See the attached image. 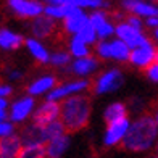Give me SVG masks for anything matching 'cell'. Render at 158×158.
<instances>
[{"mask_svg": "<svg viewBox=\"0 0 158 158\" xmlns=\"http://www.w3.org/2000/svg\"><path fill=\"white\" fill-rule=\"evenodd\" d=\"M61 123L66 132H77L89 124L90 98L87 95H73L61 105Z\"/></svg>", "mask_w": 158, "mask_h": 158, "instance_id": "7a4b0ae2", "label": "cell"}, {"mask_svg": "<svg viewBox=\"0 0 158 158\" xmlns=\"http://www.w3.org/2000/svg\"><path fill=\"white\" fill-rule=\"evenodd\" d=\"M114 32H116L118 39L124 40L131 48H135V47L148 42V39L140 32V29H135V27H132L129 23H126V21H119V23L114 26Z\"/></svg>", "mask_w": 158, "mask_h": 158, "instance_id": "8992f818", "label": "cell"}, {"mask_svg": "<svg viewBox=\"0 0 158 158\" xmlns=\"http://www.w3.org/2000/svg\"><path fill=\"white\" fill-rule=\"evenodd\" d=\"M42 131H44L45 142H48V140H52L55 137H58V135H63L64 132H66V129H64L61 121H56L55 119V121H52V123H48L47 126L42 127Z\"/></svg>", "mask_w": 158, "mask_h": 158, "instance_id": "cb8c5ba5", "label": "cell"}, {"mask_svg": "<svg viewBox=\"0 0 158 158\" xmlns=\"http://www.w3.org/2000/svg\"><path fill=\"white\" fill-rule=\"evenodd\" d=\"M48 5H64L66 3V0H45Z\"/></svg>", "mask_w": 158, "mask_h": 158, "instance_id": "d590c367", "label": "cell"}, {"mask_svg": "<svg viewBox=\"0 0 158 158\" xmlns=\"http://www.w3.org/2000/svg\"><path fill=\"white\" fill-rule=\"evenodd\" d=\"M123 84V74L119 69H108L100 74L94 84L90 82V90L94 94H105V92L116 90L119 85Z\"/></svg>", "mask_w": 158, "mask_h": 158, "instance_id": "3957f363", "label": "cell"}, {"mask_svg": "<svg viewBox=\"0 0 158 158\" xmlns=\"http://www.w3.org/2000/svg\"><path fill=\"white\" fill-rule=\"evenodd\" d=\"M5 106H6V100L0 97V108H5Z\"/></svg>", "mask_w": 158, "mask_h": 158, "instance_id": "f35d334b", "label": "cell"}, {"mask_svg": "<svg viewBox=\"0 0 158 158\" xmlns=\"http://www.w3.org/2000/svg\"><path fill=\"white\" fill-rule=\"evenodd\" d=\"M21 142L23 145H32V143H45L44 139V131H42L40 126L31 124L23 129L21 132Z\"/></svg>", "mask_w": 158, "mask_h": 158, "instance_id": "5bb4252c", "label": "cell"}, {"mask_svg": "<svg viewBox=\"0 0 158 158\" xmlns=\"http://www.w3.org/2000/svg\"><path fill=\"white\" fill-rule=\"evenodd\" d=\"M24 44H26L27 48H29V52L32 53V56H34V58L37 60L39 63H47V61H50V55H48V52H47V48L42 45L39 40L27 39V40H24Z\"/></svg>", "mask_w": 158, "mask_h": 158, "instance_id": "ffe728a7", "label": "cell"}, {"mask_svg": "<svg viewBox=\"0 0 158 158\" xmlns=\"http://www.w3.org/2000/svg\"><path fill=\"white\" fill-rule=\"evenodd\" d=\"M124 21H126V23H129L132 27H135V29H142V26H143V23L140 21V18H139L137 15H134V13H131L129 16H126Z\"/></svg>", "mask_w": 158, "mask_h": 158, "instance_id": "4dcf8cb0", "label": "cell"}, {"mask_svg": "<svg viewBox=\"0 0 158 158\" xmlns=\"http://www.w3.org/2000/svg\"><path fill=\"white\" fill-rule=\"evenodd\" d=\"M155 52H156V47L152 44V42H145L139 47L132 48L131 55H129V63L134 64V66H139V68H145L147 64H150L155 60Z\"/></svg>", "mask_w": 158, "mask_h": 158, "instance_id": "52a82bcc", "label": "cell"}, {"mask_svg": "<svg viewBox=\"0 0 158 158\" xmlns=\"http://www.w3.org/2000/svg\"><path fill=\"white\" fill-rule=\"evenodd\" d=\"M87 21H89V16L85 15L82 10H79L77 13H74V15L63 18V27H64V31H66V32L76 34L85 23H87Z\"/></svg>", "mask_w": 158, "mask_h": 158, "instance_id": "9a60e30c", "label": "cell"}, {"mask_svg": "<svg viewBox=\"0 0 158 158\" xmlns=\"http://www.w3.org/2000/svg\"><path fill=\"white\" fill-rule=\"evenodd\" d=\"M152 158H158V153H156V155H153V156H152Z\"/></svg>", "mask_w": 158, "mask_h": 158, "instance_id": "b9f144b4", "label": "cell"}, {"mask_svg": "<svg viewBox=\"0 0 158 158\" xmlns=\"http://www.w3.org/2000/svg\"><path fill=\"white\" fill-rule=\"evenodd\" d=\"M127 116V110H126V105L124 103H111L108 108L105 110L103 113V118H105V123L106 124H110L113 123V121H118L121 118H124Z\"/></svg>", "mask_w": 158, "mask_h": 158, "instance_id": "44dd1931", "label": "cell"}, {"mask_svg": "<svg viewBox=\"0 0 158 158\" xmlns=\"http://www.w3.org/2000/svg\"><path fill=\"white\" fill-rule=\"evenodd\" d=\"M95 31H97V35H98L100 39H105V37H108V35H111L114 32V26H113V23H111L110 18H108L105 23L100 24Z\"/></svg>", "mask_w": 158, "mask_h": 158, "instance_id": "83f0119b", "label": "cell"}, {"mask_svg": "<svg viewBox=\"0 0 158 158\" xmlns=\"http://www.w3.org/2000/svg\"><path fill=\"white\" fill-rule=\"evenodd\" d=\"M32 106H34V100L31 97H24V98H19L18 102L13 103L11 106V111H10V118L13 121H24L29 113L32 111Z\"/></svg>", "mask_w": 158, "mask_h": 158, "instance_id": "7c38bea8", "label": "cell"}, {"mask_svg": "<svg viewBox=\"0 0 158 158\" xmlns=\"http://www.w3.org/2000/svg\"><path fill=\"white\" fill-rule=\"evenodd\" d=\"M69 50L71 53H73L74 56H87L89 55V48H87V44H85L84 40H81L77 37V35H74L73 39H71V44H69Z\"/></svg>", "mask_w": 158, "mask_h": 158, "instance_id": "484cf974", "label": "cell"}, {"mask_svg": "<svg viewBox=\"0 0 158 158\" xmlns=\"http://www.w3.org/2000/svg\"><path fill=\"white\" fill-rule=\"evenodd\" d=\"M6 119V111L5 108H0V121H5Z\"/></svg>", "mask_w": 158, "mask_h": 158, "instance_id": "8d00e7d4", "label": "cell"}, {"mask_svg": "<svg viewBox=\"0 0 158 158\" xmlns=\"http://www.w3.org/2000/svg\"><path fill=\"white\" fill-rule=\"evenodd\" d=\"M124 40L116 39V40H111L110 42V50H111V58L118 60V61H127L129 60V55H131V50Z\"/></svg>", "mask_w": 158, "mask_h": 158, "instance_id": "d6986e66", "label": "cell"}, {"mask_svg": "<svg viewBox=\"0 0 158 158\" xmlns=\"http://www.w3.org/2000/svg\"><path fill=\"white\" fill-rule=\"evenodd\" d=\"M98 66V61L94 58V56H79V58L73 63V69L74 74H79V76H85V74H90L92 71H95Z\"/></svg>", "mask_w": 158, "mask_h": 158, "instance_id": "4fadbf2b", "label": "cell"}, {"mask_svg": "<svg viewBox=\"0 0 158 158\" xmlns=\"http://www.w3.org/2000/svg\"><path fill=\"white\" fill-rule=\"evenodd\" d=\"M106 126L108 127H106V134H105L103 142H105L106 147H111V145H114V143L123 140V137L126 135V132H127V129H129L131 124H129V121H127V116H124V118H121L118 121H113V123L106 124Z\"/></svg>", "mask_w": 158, "mask_h": 158, "instance_id": "ba28073f", "label": "cell"}, {"mask_svg": "<svg viewBox=\"0 0 158 158\" xmlns=\"http://www.w3.org/2000/svg\"><path fill=\"white\" fill-rule=\"evenodd\" d=\"M145 24L148 27H158V16H148L147 21H145Z\"/></svg>", "mask_w": 158, "mask_h": 158, "instance_id": "e575fe53", "label": "cell"}, {"mask_svg": "<svg viewBox=\"0 0 158 158\" xmlns=\"http://www.w3.org/2000/svg\"><path fill=\"white\" fill-rule=\"evenodd\" d=\"M158 134V124L150 113L143 114L129 126L126 135L121 140V147L127 152H143L153 145Z\"/></svg>", "mask_w": 158, "mask_h": 158, "instance_id": "6da1fadb", "label": "cell"}, {"mask_svg": "<svg viewBox=\"0 0 158 158\" xmlns=\"http://www.w3.org/2000/svg\"><path fill=\"white\" fill-rule=\"evenodd\" d=\"M68 137L66 135H58V137H55L52 140H48V145L45 147L47 148V156L48 158H60L63 155V152L66 150L68 147Z\"/></svg>", "mask_w": 158, "mask_h": 158, "instance_id": "ac0fdd59", "label": "cell"}, {"mask_svg": "<svg viewBox=\"0 0 158 158\" xmlns=\"http://www.w3.org/2000/svg\"><path fill=\"white\" fill-rule=\"evenodd\" d=\"M55 85H56V79L53 76H44V77L35 79L32 84L27 85V92H29L31 95H40V94H44V92L53 89Z\"/></svg>", "mask_w": 158, "mask_h": 158, "instance_id": "2e32d148", "label": "cell"}, {"mask_svg": "<svg viewBox=\"0 0 158 158\" xmlns=\"http://www.w3.org/2000/svg\"><path fill=\"white\" fill-rule=\"evenodd\" d=\"M21 148H23V142L18 135L8 134L0 137V158H18Z\"/></svg>", "mask_w": 158, "mask_h": 158, "instance_id": "8fae6325", "label": "cell"}, {"mask_svg": "<svg viewBox=\"0 0 158 158\" xmlns=\"http://www.w3.org/2000/svg\"><path fill=\"white\" fill-rule=\"evenodd\" d=\"M143 69H145V74H147L148 79L158 82V61H152L150 64H147Z\"/></svg>", "mask_w": 158, "mask_h": 158, "instance_id": "f546056e", "label": "cell"}, {"mask_svg": "<svg viewBox=\"0 0 158 158\" xmlns=\"http://www.w3.org/2000/svg\"><path fill=\"white\" fill-rule=\"evenodd\" d=\"M74 35H77V37L81 40H84L85 44H94L95 39H97V31H95V27L90 24V21H87Z\"/></svg>", "mask_w": 158, "mask_h": 158, "instance_id": "d4e9b609", "label": "cell"}, {"mask_svg": "<svg viewBox=\"0 0 158 158\" xmlns=\"http://www.w3.org/2000/svg\"><path fill=\"white\" fill-rule=\"evenodd\" d=\"M155 119H156V124H158V110L155 111Z\"/></svg>", "mask_w": 158, "mask_h": 158, "instance_id": "ab89813d", "label": "cell"}, {"mask_svg": "<svg viewBox=\"0 0 158 158\" xmlns=\"http://www.w3.org/2000/svg\"><path fill=\"white\" fill-rule=\"evenodd\" d=\"M6 5L19 18H35L44 13V5L39 0H6Z\"/></svg>", "mask_w": 158, "mask_h": 158, "instance_id": "277c9868", "label": "cell"}, {"mask_svg": "<svg viewBox=\"0 0 158 158\" xmlns=\"http://www.w3.org/2000/svg\"><path fill=\"white\" fill-rule=\"evenodd\" d=\"M87 87H90V81H85V79H79V81L61 84L58 87L52 89V92L48 94V100H58V98H63V97H68L71 94H77V92H81Z\"/></svg>", "mask_w": 158, "mask_h": 158, "instance_id": "30bf717a", "label": "cell"}, {"mask_svg": "<svg viewBox=\"0 0 158 158\" xmlns=\"http://www.w3.org/2000/svg\"><path fill=\"white\" fill-rule=\"evenodd\" d=\"M155 37L158 39V27H156V31H155Z\"/></svg>", "mask_w": 158, "mask_h": 158, "instance_id": "60d3db41", "label": "cell"}, {"mask_svg": "<svg viewBox=\"0 0 158 158\" xmlns=\"http://www.w3.org/2000/svg\"><path fill=\"white\" fill-rule=\"evenodd\" d=\"M8 134H13V124L6 123V121H0V137L8 135Z\"/></svg>", "mask_w": 158, "mask_h": 158, "instance_id": "d6a6232c", "label": "cell"}, {"mask_svg": "<svg viewBox=\"0 0 158 158\" xmlns=\"http://www.w3.org/2000/svg\"><path fill=\"white\" fill-rule=\"evenodd\" d=\"M47 148L44 143H32V145H24L21 148L18 158H45Z\"/></svg>", "mask_w": 158, "mask_h": 158, "instance_id": "603a6c76", "label": "cell"}, {"mask_svg": "<svg viewBox=\"0 0 158 158\" xmlns=\"http://www.w3.org/2000/svg\"><path fill=\"white\" fill-rule=\"evenodd\" d=\"M129 13H134L137 16H158V6L152 5V3H147V2H142V0H135L132 8L129 10Z\"/></svg>", "mask_w": 158, "mask_h": 158, "instance_id": "7402d4cb", "label": "cell"}, {"mask_svg": "<svg viewBox=\"0 0 158 158\" xmlns=\"http://www.w3.org/2000/svg\"><path fill=\"white\" fill-rule=\"evenodd\" d=\"M23 42H24V39L19 34H15L10 29H5V27L0 29V47L2 48L13 50V48H18Z\"/></svg>", "mask_w": 158, "mask_h": 158, "instance_id": "e0dca14e", "label": "cell"}, {"mask_svg": "<svg viewBox=\"0 0 158 158\" xmlns=\"http://www.w3.org/2000/svg\"><path fill=\"white\" fill-rule=\"evenodd\" d=\"M61 113V105L56 103V100H47L44 105H40L32 114V124L44 127L48 123L55 121Z\"/></svg>", "mask_w": 158, "mask_h": 158, "instance_id": "5b68a950", "label": "cell"}, {"mask_svg": "<svg viewBox=\"0 0 158 158\" xmlns=\"http://www.w3.org/2000/svg\"><path fill=\"white\" fill-rule=\"evenodd\" d=\"M13 89L10 87V85H0V97H8L11 95Z\"/></svg>", "mask_w": 158, "mask_h": 158, "instance_id": "836d02e7", "label": "cell"}, {"mask_svg": "<svg viewBox=\"0 0 158 158\" xmlns=\"http://www.w3.org/2000/svg\"><path fill=\"white\" fill-rule=\"evenodd\" d=\"M56 23H55V18L52 16H35L32 24H31V29L34 32V35H37L39 39H48L56 32Z\"/></svg>", "mask_w": 158, "mask_h": 158, "instance_id": "9c48e42d", "label": "cell"}, {"mask_svg": "<svg viewBox=\"0 0 158 158\" xmlns=\"http://www.w3.org/2000/svg\"><path fill=\"white\" fill-rule=\"evenodd\" d=\"M69 60H71V55L68 52H55L52 56H50V63L55 64V66H68L69 64Z\"/></svg>", "mask_w": 158, "mask_h": 158, "instance_id": "4316f807", "label": "cell"}, {"mask_svg": "<svg viewBox=\"0 0 158 158\" xmlns=\"http://www.w3.org/2000/svg\"><path fill=\"white\" fill-rule=\"evenodd\" d=\"M66 3L79 6V8H92V0H66Z\"/></svg>", "mask_w": 158, "mask_h": 158, "instance_id": "1f68e13d", "label": "cell"}, {"mask_svg": "<svg viewBox=\"0 0 158 158\" xmlns=\"http://www.w3.org/2000/svg\"><path fill=\"white\" fill-rule=\"evenodd\" d=\"M95 52L97 55L100 56L102 60H106V58H111V50H110V42H105V39L102 42H98L97 47H95Z\"/></svg>", "mask_w": 158, "mask_h": 158, "instance_id": "f1b7e54d", "label": "cell"}, {"mask_svg": "<svg viewBox=\"0 0 158 158\" xmlns=\"http://www.w3.org/2000/svg\"><path fill=\"white\" fill-rule=\"evenodd\" d=\"M10 77H11V79H18V77H21V73H19V71H11Z\"/></svg>", "mask_w": 158, "mask_h": 158, "instance_id": "74e56055", "label": "cell"}, {"mask_svg": "<svg viewBox=\"0 0 158 158\" xmlns=\"http://www.w3.org/2000/svg\"><path fill=\"white\" fill-rule=\"evenodd\" d=\"M156 152H158V145H156Z\"/></svg>", "mask_w": 158, "mask_h": 158, "instance_id": "7bdbcfd3", "label": "cell"}]
</instances>
